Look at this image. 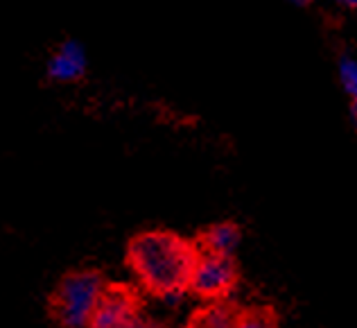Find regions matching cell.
I'll use <instances>...</instances> for the list:
<instances>
[{"instance_id":"3","label":"cell","mask_w":357,"mask_h":328,"mask_svg":"<svg viewBox=\"0 0 357 328\" xmlns=\"http://www.w3.org/2000/svg\"><path fill=\"white\" fill-rule=\"evenodd\" d=\"M242 271L236 256L222 254H206L199 251L197 265L192 269L190 283H188V295H192L199 301H220V299H231L240 285Z\"/></svg>"},{"instance_id":"2","label":"cell","mask_w":357,"mask_h":328,"mask_svg":"<svg viewBox=\"0 0 357 328\" xmlns=\"http://www.w3.org/2000/svg\"><path fill=\"white\" fill-rule=\"evenodd\" d=\"M105 281L96 267L66 271L48 297V317L59 328H86Z\"/></svg>"},{"instance_id":"12","label":"cell","mask_w":357,"mask_h":328,"mask_svg":"<svg viewBox=\"0 0 357 328\" xmlns=\"http://www.w3.org/2000/svg\"><path fill=\"white\" fill-rule=\"evenodd\" d=\"M292 3L298 7H307V5H312V0H292Z\"/></svg>"},{"instance_id":"4","label":"cell","mask_w":357,"mask_h":328,"mask_svg":"<svg viewBox=\"0 0 357 328\" xmlns=\"http://www.w3.org/2000/svg\"><path fill=\"white\" fill-rule=\"evenodd\" d=\"M143 315V295L129 283L105 281L86 328H120Z\"/></svg>"},{"instance_id":"11","label":"cell","mask_w":357,"mask_h":328,"mask_svg":"<svg viewBox=\"0 0 357 328\" xmlns=\"http://www.w3.org/2000/svg\"><path fill=\"white\" fill-rule=\"evenodd\" d=\"M337 3L346 9H351V12H357V0H337Z\"/></svg>"},{"instance_id":"6","label":"cell","mask_w":357,"mask_h":328,"mask_svg":"<svg viewBox=\"0 0 357 328\" xmlns=\"http://www.w3.org/2000/svg\"><path fill=\"white\" fill-rule=\"evenodd\" d=\"M242 242V227L233 220L215 222L208 227L199 229L195 238V245L199 251L206 254H222V256H233L238 245Z\"/></svg>"},{"instance_id":"7","label":"cell","mask_w":357,"mask_h":328,"mask_svg":"<svg viewBox=\"0 0 357 328\" xmlns=\"http://www.w3.org/2000/svg\"><path fill=\"white\" fill-rule=\"evenodd\" d=\"M240 304L231 299H220V301H204L197 311L188 317L183 328H233L240 313Z\"/></svg>"},{"instance_id":"5","label":"cell","mask_w":357,"mask_h":328,"mask_svg":"<svg viewBox=\"0 0 357 328\" xmlns=\"http://www.w3.org/2000/svg\"><path fill=\"white\" fill-rule=\"evenodd\" d=\"M89 68L86 50L84 45L75 39L61 41L54 48L52 57L48 59V77L57 84H73L79 82Z\"/></svg>"},{"instance_id":"9","label":"cell","mask_w":357,"mask_h":328,"mask_svg":"<svg viewBox=\"0 0 357 328\" xmlns=\"http://www.w3.org/2000/svg\"><path fill=\"white\" fill-rule=\"evenodd\" d=\"M120 328H161V326H158L154 320H149V317H145V315H138L136 320L122 324Z\"/></svg>"},{"instance_id":"8","label":"cell","mask_w":357,"mask_h":328,"mask_svg":"<svg viewBox=\"0 0 357 328\" xmlns=\"http://www.w3.org/2000/svg\"><path fill=\"white\" fill-rule=\"evenodd\" d=\"M233 328H280V315L269 304H258L247 308L242 306Z\"/></svg>"},{"instance_id":"1","label":"cell","mask_w":357,"mask_h":328,"mask_svg":"<svg viewBox=\"0 0 357 328\" xmlns=\"http://www.w3.org/2000/svg\"><path fill=\"white\" fill-rule=\"evenodd\" d=\"M199 258L195 240L170 229H149L138 233L127 245V267L138 288L156 299H178L188 295L192 269Z\"/></svg>"},{"instance_id":"10","label":"cell","mask_w":357,"mask_h":328,"mask_svg":"<svg viewBox=\"0 0 357 328\" xmlns=\"http://www.w3.org/2000/svg\"><path fill=\"white\" fill-rule=\"evenodd\" d=\"M351 116H353V123L357 127V93L351 98Z\"/></svg>"}]
</instances>
